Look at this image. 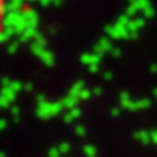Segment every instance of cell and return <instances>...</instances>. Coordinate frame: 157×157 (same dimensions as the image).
I'll list each match as a JSON object with an SVG mask.
<instances>
[{
	"label": "cell",
	"mask_w": 157,
	"mask_h": 157,
	"mask_svg": "<svg viewBox=\"0 0 157 157\" xmlns=\"http://www.w3.org/2000/svg\"><path fill=\"white\" fill-rule=\"evenodd\" d=\"M5 17H6V0H0V34L5 28Z\"/></svg>",
	"instance_id": "1"
}]
</instances>
